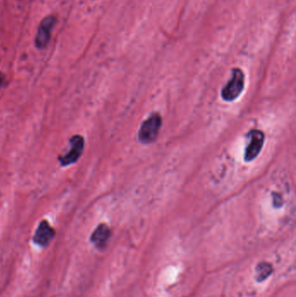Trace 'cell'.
<instances>
[{
  "instance_id": "1",
  "label": "cell",
  "mask_w": 296,
  "mask_h": 297,
  "mask_svg": "<svg viewBox=\"0 0 296 297\" xmlns=\"http://www.w3.org/2000/svg\"><path fill=\"white\" fill-rule=\"evenodd\" d=\"M163 119L159 113L153 112L142 123L138 131V141L144 145H150L156 140L161 130Z\"/></svg>"
},
{
  "instance_id": "2",
  "label": "cell",
  "mask_w": 296,
  "mask_h": 297,
  "mask_svg": "<svg viewBox=\"0 0 296 297\" xmlns=\"http://www.w3.org/2000/svg\"><path fill=\"white\" fill-rule=\"evenodd\" d=\"M245 86V75L240 68L232 70L230 81L221 90V97L224 101L232 102L241 95Z\"/></svg>"
},
{
  "instance_id": "3",
  "label": "cell",
  "mask_w": 296,
  "mask_h": 297,
  "mask_svg": "<svg viewBox=\"0 0 296 297\" xmlns=\"http://www.w3.org/2000/svg\"><path fill=\"white\" fill-rule=\"evenodd\" d=\"M56 24V18L54 16L49 15L43 17L38 26L37 34L35 37V45L38 49L45 48L52 37V30Z\"/></svg>"
},
{
  "instance_id": "4",
  "label": "cell",
  "mask_w": 296,
  "mask_h": 297,
  "mask_svg": "<svg viewBox=\"0 0 296 297\" xmlns=\"http://www.w3.org/2000/svg\"><path fill=\"white\" fill-rule=\"evenodd\" d=\"M70 145L71 149L69 151L58 158L61 165L64 167L75 164L80 158L84 152V139L81 135H75L70 139Z\"/></svg>"
},
{
  "instance_id": "5",
  "label": "cell",
  "mask_w": 296,
  "mask_h": 297,
  "mask_svg": "<svg viewBox=\"0 0 296 297\" xmlns=\"http://www.w3.org/2000/svg\"><path fill=\"white\" fill-rule=\"evenodd\" d=\"M247 136L251 139V142L245 150L244 160L245 162L249 163L255 160L262 151L264 145L265 135L262 130L255 129L251 130Z\"/></svg>"
},
{
  "instance_id": "6",
  "label": "cell",
  "mask_w": 296,
  "mask_h": 297,
  "mask_svg": "<svg viewBox=\"0 0 296 297\" xmlns=\"http://www.w3.org/2000/svg\"><path fill=\"white\" fill-rule=\"evenodd\" d=\"M55 235L56 231L54 229L52 228L46 220H43L41 221L37 231L35 232L33 242L40 247H46L49 245L50 242L54 238Z\"/></svg>"
},
{
  "instance_id": "7",
  "label": "cell",
  "mask_w": 296,
  "mask_h": 297,
  "mask_svg": "<svg viewBox=\"0 0 296 297\" xmlns=\"http://www.w3.org/2000/svg\"><path fill=\"white\" fill-rule=\"evenodd\" d=\"M111 235V231L106 223H101L93 231L90 241L98 248H104L107 245Z\"/></svg>"
},
{
  "instance_id": "8",
  "label": "cell",
  "mask_w": 296,
  "mask_h": 297,
  "mask_svg": "<svg viewBox=\"0 0 296 297\" xmlns=\"http://www.w3.org/2000/svg\"><path fill=\"white\" fill-rule=\"evenodd\" d=\"M273 266L270 263L266 262L259 263L256 267V280L258 282L266 280L273 273Z\"/></svg>"
},
{
  "instance_id": "9",
  "label": "cell",
  "mask_w": 296,
  "mask_h": 297,
  "mask_svg": "<svg viewBox=\"0 0 296 297\" xmlns=\"http://www.w3.org/2000/svg\"><path fill=\"white\" fill-rule=\"evenodd\" d=\"M4 81H5V76L3 73H0V88L3 85Z\"/></svg>"
}]
</instances>
